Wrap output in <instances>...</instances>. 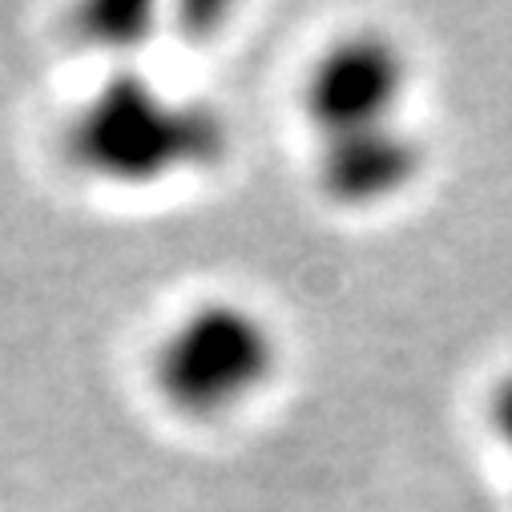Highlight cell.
Wrapping results in <instances>:
<instances>
[{
	"label": "cell",
	"mask_w": 512,
	"mask_h": 512,
	"mask_svg": "<svg viewBox=\"0 0 512 512\" xmlns=\"http://www.w3.org/2000/svg\"><path fill=\"white\" fill-rule=\"evenodd\" d=\"M226 121L214 105L170 97L138 69L109 73L73 113L65 158L113 186H150L174 174L218 166Z\"/></svg>",
	"instance_id": "cell-1"
},
{
	"label": "cell",
	"mask_w": 512,
	"mask_h": 512,
	"mask_svg": "<svg viewBox=\"0 0 512 512\" xmlns=\"http://www.w3.org/2000/svg\"><path fill=\"white\" fill-rule=\"evenodd\" d=\"M279 367V343L263 315L214 299L194 307L154 355V392L190 420H214L246 404Z\"/></svg>",
	"instance_id": "cell-2"
},
{
	"label": "cell",
	"mask_w": 512,
	"mask_h": 512,
	"mask_svg": "<svg viewBox=\"0 0 512 512\" xmlns=\"http://www.w3.org/2000/svg\"><path fill=\"white\" fill-rule=\"evenodd\" d=\"M404 81L408 69L400 49L379 33H359L331 45L315 61L303 89V109L319 138L379 130V125H396Z\"/></svg>",
	"instance_id": "cell-3"
},
{
	"label": "cell",
	"mask_w": 512,
	"mask_h": 512,
	"mask_svg": "<svg viewBox=\"0 0 512 512\" xmlns=\"http://www.w3.org/2000/svg\"><path fill=\"white\" fill-rule=\"evenodd\" d=\"M319 190L343 206H371L400 194L420 170V146L400 125L323 138L319 146Z\"/></svg>",
	"instance_id": "cell-4"
},
{
	"label": "cell",
	"mask_w": 512,
	"mask_h": 512,
	"mask_svg": "<svg viewBox=\"0 0 512 512\" xmlns=\"http://www.w3.org/2000/svg\"><path fill=\"white\" fill-rule=\"evenodd\" d=\"M154 25L150 5H125V0H109V5H89L77 13V33L105 49V53H134L146 45Z\"/></svg>",
	"instance_id": "cell-5"
},
{
	"label": "cell",
	"mask_w": 512,
	"mask_h": 512,
	"mask_svg": "<svg viewBox=\"0 0 512 512\" xmlns=\"http://www.w3.org/2000/svg\"><path fill=\"white\" fill-rule=\"evenodd\" d=\"M492 420H496V428H500V436L508 440V448H512V379L500 388V396H496V404H492Z\"/></svg>",
	"instance_id": "cell-6"
}]
</instances>
